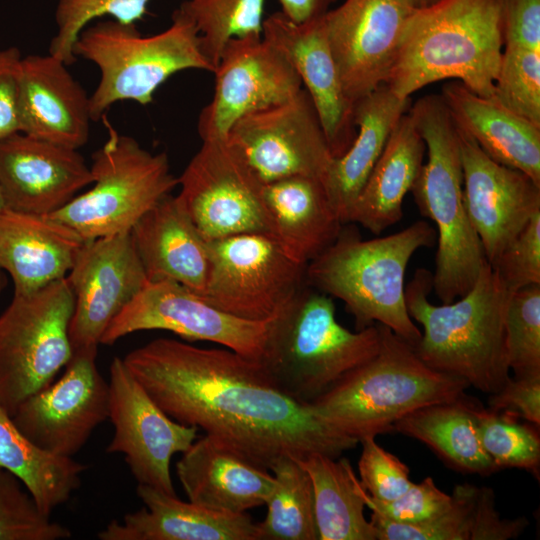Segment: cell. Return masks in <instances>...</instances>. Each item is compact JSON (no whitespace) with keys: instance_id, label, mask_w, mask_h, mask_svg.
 Here are the masks:
<instances>
[{"instance_id":"cell-1","label":"cell","mask_w":540,"mask_h":540,"mask_svg":"<svg viewBox=\"0 0 540 540\" xmlns=\"http://www.w3.org/2000/svg\"><path fill=\"white\" fill-rule=\"evenodd\" d=\"M123 361L172 419L202 429L268 470L284 456L338 458L359 444L319 418L309 404L284 393L258 360L228 348L158 338Z\"/></svg>"},{"instance_id":"cell-2","label":"cell","mask_w":540,"mask_h":540,"mask_svg":"<svg viewBox=\"0 0 540 540\" xmlns=\"http://www.w3.org/2000/svg\"><path fill=\"white\" fill-rule=\"evenodd\" d=\"M503 0H440L414 9L385 84L399 98L456 78L494 99L503 38Z\"/></svg>"},{"instance_id":"cell-3","label":"cell","mask_w":540,"mask_h":540,"mask_svg":"<svg viewBox=\"0 0 540 540\" xmlns=\"http://www.w3.org/2000/svg\"><path fill=\"white\" fill-rule=\"evenodd\" d=\"M432 289V273L424 268L415 271L404 289L408 314L423 327L415 352L429 367L482 393H496L510 377L505 315L511 292L488 262L458 300L434 305L428 300Z\"/></svg>"},{"instance_id":"cell-4","label":"cell","mask_w":540,"mask_h":540,"mask_svg":"<svg viewBox=\"0 0 540 540\" xmlns=\"http://www.w3.org/2000/svg\"><path fill=\"white\" fill-rule=\"evenodd\" d=\"M436 241V229L423 220L370 240L355 227L342 226L336 240L307 265L306 283L343 301L357 330L379 323L414 347L421 331L405 305V271L417 250Z\"/></svg>"},{"instance_id":"cell-5","label":"cell","mask_w":540,"mask_h":540,"mask_svg":"<svg viewBox=\"0 0 540 540\" xmlns=\"http://www.w3.org/2000/svg\"><path fill=\"white\" fill-rule=\"evenodd\" d=\"M332 297L307 283L268 321L259 362L291 398L310 404L377 354L379 324L352 332L336 319Z\"/></svg>"},{"instance_id":"cell-6","label":"cell","mask_w":540,"mask_h":540,"mask_svg":"<svg viewBox=\"0 0 540 540\" xmlns=\"http://www.w3.org/2000/svg\"><path fill=\"white\" fill-rule=\"evenodd\" d=\"M409 113L428 153L411 192L421 215L436 225L433 289L450 303L474 286L488 262L464 205L460 131L441 95L421 97Z\"/></svg>"},{"instance_id":"cell-7","label":"cell","mask_w":540,"mask_h":540,"mask_svg":"<svg viewBox=\"0 0 540 540\" xmlns=\"http://www.w3.org/2000/svg\"><path fill=\"white\" fill-rule=\"evenodd\" d=\"M379 328L377 354L309 404L319 418L359 442L394 432V423L406 414L455 400L470 387L459 377L429 367L388 327Z\"/></svg>"},{"instance_id":"cell-8","label":"cell","mask_w":540,"mask_h":540,"mask_svg":"<svg viewBox=\"0 0 540 540\" xmlns=\"http://www.w3.org/2000/svg\"><path fill=\"white\" fill-rule=\"evenodd\" d=\"M73 52L94 63L100 72L90 96L94 121L116 102L149 104L156 90L180 71H214L202 52L194 23L180 9L167 29L149 36L141 35L135 24L113 19L88 25L79 34Z\"/></svg>"},{"instance_id":"cell-9","label":"cell","mask_w":540,"mask_h":540,"mask_svg":"<svg viewBox=\"0 0 540 540\" xmlns=\"http://www.w3.org/2000/svg\"><path fill=\"white\" fill-rule=\"evenodd\" d=\"M92 188L49 214L83 239L130 232L136 222L178 185L164 152L152 153L108 126L92 156Z\"/></svg>"},{"instance_id":"cell-10","label":"cell","mask_w":540,"mask_h":540,"mask_svg":"<svg viewBox=\"0 0 540 540\" xmlns=\"http://www.w3.org/2000/svg\"><path fill=\"white\" fill-rule=\"evenodd\" d=\"M73 309L65 277L30 294L14 295L0 315V406L11 416L72 358Z\"/></svg>"},{"instance_id":"cell-11","label":"cell","mask_w":540,"mask_h":540,"mask_svg":"<svg viewBox=\"0 0 540 540\" xmlns=\"http://www.w3.org/2000/svg\"><path fill=\"white\" fill-rule=\"evenodd\" d=\"M210 272L200 294L216 308L267 321L306 284V267L267 233H240L208 241Z\"/></svg>"},{"instance_id":"cell-12","label":"cell","mask_w":540,"mask_h":540,"mask_svg":"<svg viewBox=\"0 0 540 540\" xmlns=\"http://www.w3.org/2000/svg\"><path fill=\"white\" fill-rule=\"evenodd\" d=\"M178 185L176 197L205 240L268 234L263 184L225 138L202 140Z\"/></svg>"},{"instance_id":"cell-13","label":"cell","mask_w":540,"mask_h":540,"mask_svg":"<svg viewBox=\"0 0 540 540\" xmlns=\"http://www.w3.org/2000/svg\"><path fill=\"white\" fill-rule=\"evenodd\" d=\"M262 184L293 176L322 181L332 160L308 92L238 119L225 138Z\"/></svg>"},{"instance_id":"cell-14","label":"cell","mask_w":540,"mask_h":540,"mask_svg":"<svg viewBox=\"0 0 540 540\" xmlns=\"http://www.w3.org/2000/svg\"><path fill=\"white\" fill-rule=\"evenodd\" d=\"M268 321H251L226 313L200 294L173 281H148L112 320L100 344L143 330L170 331L187 341H209L259 360Z\"/></svg>"},{"instance_id":"cell-15","label":"cell","mask_w":540,"mask_h":540,"mask_svg":"<svg viewBox=\"0 0 540 540\" xmlns=\"http://www.w3.org/2000/svg\"><path fill=\"white\" fill-rule=\"evenodd\" d=\"M109 415L114 433L108 453L124 455L140 485L176 495L170 464L198 438V428L172 419L133 376L123 358L110 365Z\"/></svg>"},{"instance_id":"cell-16","label":"cell","mask_w":540,"mask_h":540,"mask_svg":"<svg viewBox=\"0 0 540 540\" xmlns=\"http://www.w3.org/2000/svg\"><path fill=\"white\" fill-rule=\"evenodd\" d=\"M213 74V96L197 122L202 140L226 138L241 117L283 103L303 88L287 56L262 35L229 40Z\"/></svg>"},{"instance_id":"cell-17","label":"cell","mask_w":540,"mask_h":540,"mask_svg":"<svg viewBox=\"0 0 540 540\" xmlns=\"http://www.w3.org/2000/svg\"><path fill=\"white\" fill-rule=\"evenodd\" d=\"M97 350L74 351L62 376L23 401L11 416L45 451L73 457L109 415V385L96 365Z\"/></svg>"},{"instance_id":"cell-18","label":"cell","mask_w":540,"mask_h":540,"mask_svg":"<svg viewBox=\"0 0 540 540\" xmlns=\"http://www.w3.org/2000/svg\"><path fill=\"white\" fill-rule=\"evenodd\" d=\"M66 278L74 296L73 352L97 350L109 324L148 282L130 232L86 240Z\"/></svg>"},{"instance_id":"cell-19","label":"cell","mask_w":540,"mask_h":540,"mask_svg":"<svg viewBox=\"0 0 540 540\" xmlns=\"http://www.w3.org/2000/svg\"><path fill=\"white\" fill-rule=\"evenodd\" d=\"M413 10L404 0H344L324 15L342 86L353 103L385 84Z\"/></svg>"},{"instance_id":"cell-20","label":"cell","mask_w":540,"mask_h":540,"mask_svg":"<svg viewBox=\"0 0 540 540\" xmlns=\"http://www.w3.org/2000/svg\"><path fill=\"white\" fill-rule=\"evenodd\" d=\"M459 131L464 205L486 260L492 265L540 212V184L519 170L495 162Z\"/></svg>"},{"instance_id":"cell-21","label":"cell","mask_w":540,"mask_h":540,"mask_svg":"<svg viewBox=\"0 0 540 540\" xmlns=\"http://www.w3.org/2000/svg\"><path fill=\"white\" fill-rule=\"evenodd\" d=\"M323 17L296 23L277 11L264 18L262 37L291 62L313 102L331 154L338 158L357 133L355 103L343 89Z\"/></svg>"},{"instance_id":"cell-22","label":"cell","mask_w":540,"mask_h":540,"mask_svg":"<svg viewBox=\"0 0 540 540\" xmlns=\"http://www.w3.org/2000/svg\"><path fill=\"white\" fill-rule=\"evenodd\" d=\"M92 182L90 166L76 149L21 132L0 140V187L9 209L49 215Z\"/></svg>"},{"instance_id":"cell-23","label":"cell","mask_w":540,"mask_h":540,"mask_svg":"<svg viewBox=\"0 0 540 540\" xmlns=\"http://www.w3.org/2000/svg\"><path fill=\"white\" fill-rule=\"evenodd\" d=\"M50 55L22 57L18 82L19 132L78 150L89 138L90 96Z\"/></svg>"},{"instance_id":"cell-24","label":"cell","mask_w":540,"mask_h":540,"mask_svg":"<svg viewBox=\"0 0 540 540\" xmlns=\"http://www.w3.org/2000/svg\"><path fill=\"white\" fill-rule=\"evenodd\" d=\"M269 471L206 434L176 464L189 501L226 513H246L265 505L275 485Z\"/></svg>"},{"instance_id":"cell-25","label":"cell","mask_w":540,"mask_h":540,"mask_svg":"<svg viewBox=\"0 0 540 540\" xmlns=\"http://www.w3.org/2000/svg\"><path fill=\"white\" fill-rule=\"evenodd\" d=\"M144 504L122 520L110 521L100 540H260L257 523L246 513L211 510L147 485H137Z\"/></svg>"},{"instance_id":"cell-26","label":"cell","mask_w":540,"mask_h":540,"mask_svg":"<svg viewBox=\"0 0 540 540\" xmlns=\"http://www.w3.org/2000/svg\"><path fill=\"white\" fill-rule=\"evenodd\" d=\"M86 242L50 215L0 212V269L12 279L14 295H25L65 278Z\"/></svg>"},{"instance_id":"cell-27","label":"cell","mask_w":540,"mask_h":540,"mask_svg":"<svg viewBox=\"0 0 540 540\" xmlns=\"http://www.w3.org/2000/svg\"><path fill=\"white\" fill-rule=\"evenodd\" d=\"M148 281H173L202 294L210 272L209 243L176 196L149 209L130 231Z\"/></svg>"},{"instance_id":"cell-28","label":"cell","mask_w":540,"mask_h":540,"mask_svg":"<svg viewBox=\"0 0 540 540\" xmlns=\"http://www.w3.org/2000/svg\"><path fill=\"white\" fill-rule=\"evenodd\" d=\"M268 234L297 263L307 266L337 238L343 226L322 181L293 176L263 184Z\"/></svg>"},{"instance_id":"cell-29","label":"cell","mask_w":540,"mask_h":540,"mask_svg":"<svg viewBox=\"0 0 540 540\" xmlns=\"http://www.w3.org/2000/svg\"><path fill=\"white\" fill-rule=\"evenodd\" d=\"M440 95L458 128L489 158L540 184V126L459 81L445 84Z\"/></svg>"},{"instance_id":"cell-30","label":"cell","mask_w":540,"mask_h":540,"mask_svg":"<svg viewBox=\"0 0 540 540\" xmlns=\"http://www.w3.org/2000/svg\"><path fill=\"white\" fill-rule=\"evenodd\" d=\"M410 98H399L386 84L359 99L354 106L356 136L338 158H333L322 184L343 224L380 157L401 116L409 111Z\"/></svg>"},{"instance_id":"cell-31","label":"cell","mask_w":540,"mask_h":540,"mask_svg":"<svg viewBox=\"0 0 540 540\" xmlns=\"http://www.w3.org/2000/svg\"><path fill=\"white\" fill-rule=\"evenodd\" d=\"M426 145L411 114L406 112L391 131L385 147L354 202L348 223L375 235L403 216V200L423 165Z\"/></svg>"},{"instance_id":"cell-32","label":"cell","mask_w":540,"mask_h":540,"mask_svg":"<svg viewBox=\"0 0 540 540\" xmlns=\"http://www.w3.org/2000/svg\"><path fill=\"white\" fill-rule=\"evenodd\" d=\"M475 402L465 394L452 401L420 407L397 420L394 432L422 442L461 473L491 475L499 469L481 443Z\"/></svg>"},{"instance_id":"cell-33","label":"cell","mask_w":540,"mask_h":540,"mask_svg":"<svg viewBox=\"0 0 540 540\" xmlns=\"http://www.w3.org/2000/svg\"><path fill=\"white\" fill-rule=\"evenodd\" d=\"M299 461L312 482L318 540H377L364 515V489L348 459L314 453Z\"/></svg>"},{"instance_id":"cell-34","label":"cell","mask_w":540,"mask_h":540,"mask_svg":"<svg viewBox=\"0 0 540 540\" xmlns=\"http://www.w3.org/2000/svg\"><path fill=\"white\" fill-rule=\"evenodd\" d=\"M0 467L14 474L47 515L81 485L86 465L43 450L24 435L0 406Z\"/></svg>"},{"instance_id":"cell-35","label":"cell","mask_w":540,"mask_h":540,"mask_svg":"<svg viewBox=\"0 0 540 540\" xmlns=\"http://www.w3.org/2000/svg\"><path fill=\"white\" fill-rule=\"evenodd\" d=\"M270 471L275 485L265 503L266 516L257 523L260 540H317L313 487L305 468L284 456Z\"/></svg>"},{"instance_id":"cell-36","label":"cell","mask_w":540,"mask_h":540,"mask_svg":"<svg viewBox=\"0 0 540 540\" xmlns=\"http://www.w3.org/2000/svg\"><path fill=\"white\" fill-rule=\"evenodd\" d=\"M265 1L186 0L179 9L194 23L202 52L215 70L229 40L262 35Z\"/></svg>"},{"instance_id":"cell-37","label":"cell","mask_w":540,"mask_h":540,"mask_svg":"<svg viewBox=\"0 0 540 540\" xmlns=\"http://www.w3.org/2000/svg\"><path fill=\"white\" fill-rule=\"evenodd\" d=\"M474 412L481 443L499 470L524 469L540 477L539 427L496 412L475 402Z\"/></svg>"},{"instance_id":"cell-38","label":"cell","mask_w":540,"mask_h":540,"mask_svg":"<svg viewBox=\"0 0 540 540\" xmlns=\"http://www.w3.org/2000/svg\"><path fill=\"white\" fill-rule=\"evenodd\" d=\"M151 0H58L55 10L56 33L49 54L67 65L75 62L73 49L81 31L103 16L132 25L143 18Z\"/></svg>"},{"instance_id":"cell-39","label":"cell","mask_w":540,"mask_h":540,"mask_svg":"<svg viewBox=\"0 0 540 540\" xmlns=\"http://www.w3.org/2000/svg\"><path fill=\"white\" fill-rule=\"evenodd\" d=\"M476 491L473 484L456 485L449 509L419 523H398L372 513L377 540H472Z\"/></svg>"},{"instance_id":"cell-40","label":"cell","mask_w":540,"mask_h":540,"mask_svg":"<svg viewBox=\"0 0 540 540\" xmlns=\"http://www.w3.org/2000/svg\"><path fill=\"white\" fill-rule=\"evenodd\" d=\"M505 346L514 377L540 374V284L510 294L505 315Z\"/></svg>"},{"instance_id":"cell-41","label":"cell","mask_w":540,"mask_h":540,"mask_svg":"<svg viewBox=\"0 0 540 540\" xmlns=\"http://www.w3.org/2000/svg\"><path fill=\"white\" fill-rule=\"evenodd\" d=\"M68 527L45 514L11 472L0 467V540H63Z\"/></svg>"},{"instance_id":"cell-42","label":"cell","mask_w":540,"mask_h":540,"mask_svg":"<svg viewBox=\"0 0 540 540\" xmlns=\"http://www.w3.org/2000/svg\"><path fill=\"white\" fill-rule=\"evenodd\" d=\"M494 99L540 126V50L505 47Z\"/></svg>"},{"instance_id":"cell-43","label":"cell","mask_w":540,"mask_h":540,"mask_svg":"<svg viewBox=\"0 0 540 540\" xmlns=\"http://www.w3.org/2000/svg\"><path fill=\"white\" fill-rule=\"evenodd\" d=\"M358 461L360 483L366 493L378 501H390L405 493L413 482L407 465L368 436Z\"/></svg>"},{"instance_id":"cell-44","label":"cell","mask_w":540,"mask_h":540,"mask_svg":"<svg viewBox=\"0 0 540 540\" xmlns=\"http://www.w3.org/2000/svg\"><path fill=\"white\" fill-rule=\"evenodd\" d=\"M363 499L373 514L407 524L434 518L449 509L452 503L451 494L440 490L432 477H425L419 483L413 482L405 493L390 501L372 499L365 490Z\"/></svg>"},{"instance_id":"cell-45","label":"cell","mask_w":540,"mask_h":540,"mask_svg":"<svg viewBox=\"0 0 540 540\" xmlns=\"http://www.w3.org/2000/svg\"><path fill=\"white\" fill-rule=\"evenodd\" d=\"M509 292L540 284V212L491 265Z\"/></svg>"},{"instance_id":"cell-46","label":"cell","mask_w":540,"mask_h":540,"mask_svg":"<svg viewBox=\"0 0 540 540\" xmlns=\"http://www.w3.org/2000/svg\"><path fill=\"white\" fill-rule=\"evenodd\" d=\"M489 409L503 412L540 426V374L509 377L502 387L490 394Z\"/></svg>"},{"instance_id":"cell-47","label":"cell","mask_w":540,"mask_h":540,"mask_svg":"<svg viewBox=\"0 0 540 540\" xmlns=\"http://www.w3.org/2000/svg\"><path fill=\"white\" fill-rule=\"evenodd\" d=\"M495 498L490 487L477 486L472 540L516 539L529 526L525 517L502 518L496 508Z\"/></svg>"},{"instance_id":"cell-48","label":"cell","mask_w":540,"mask_h":540,"mask_svg":"<svg viewBox=\"0 0 540 540\" xmlns=\"http://www.w3.org/2000/svg\"><path fill=\"white\" fill-rule=\"evenodd\" d=\"M505 47L540 50V0H503Z\"/></svg>"},{"instance_id":"cell-49","label":"cell","mask_w":540,"mask_h":540,"mask_svg":"<svg viewBox=\"0 0 540 540\" xmlns=\"http://www.w3.org/2000/svg\"><path fill=\"white\" fill-rule=\"evenodd\" d=\"M22 57L17 47L0 48V140L19 132L18 82Z\"/></svg>"},{"instance_id":"cell-50","label":"cell","mask_w":540,"mask_h":540,"mask_svg":"<svg viewBox=\"0 0 540 540\" xmlns=\"http://www.w3.org/2000/svg\"><path fill=\"white\" fill-rule=\"evenodd\" d=\"M338 0H278L281 12L296 23L323 17Z\"/></svg>"},{"instance_id":"cell-51","label":"cell","mask_w":540,"mask_h":540,"mask_svg":"<svg viewBox=\"0 0 540 540\" xmlns=\"http://www.w3.org/2000/svg\"><path fill=\"white\" fill-rule=\"evenodd\" d=\"M411 8L421 9L431 6L440 0H404Z\"/></svg>"},{"instance_id":"cell-52","label":"cell","mask_w":540,"mask_h":540,"mask_svg":"<svg viewBox=\"0 0 540 540\" xmlns=\"http://www.w3.org/2000/svg\"><path fill=\"white\" fill-rule=\"evenodd\" d=\"M4 273L5 272L0 269V295L3 292V290L5 289L6 284H7V279H6Z\"/></svg>"},{"instance_id":"cell-53","label":"cell","mask_w":540,"mask_h":540,"mask_svg":"<svg viewBox=\"0 0 540 540\" xmlns=\"http://www.w3.org/2000/svg\"><path fill=\"white\" fill-rule=\"evenodd\" d=\"M7 209V205L0 187V212Z\"/></svg>"}]
</instances>
